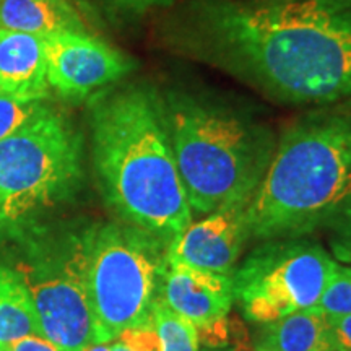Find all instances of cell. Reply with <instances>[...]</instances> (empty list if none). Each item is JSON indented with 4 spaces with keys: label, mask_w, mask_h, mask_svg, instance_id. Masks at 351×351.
Returning <instances> with one entry per match:
<instances>
[{
    "label": "cell",
    "mask_w": 351,
    "mask_h": 351,
    "mask_svg": "<svg viewBox=\"0 0 351 351\" xmlns=\"http://www.w3.org/2000/svg\"><path fill=\"white\" fill-rule=\"evenodd\" d=\"M166 25L171 49L269 98L351 96V0H191Z\"/></svg>",
    "instance_id": "6da1fadb"
},
{
    "label": "cell",
    "mask_w": 351,
    "mask_h": 351,
    "mask_svg": "<svg viewBox=\"0 0 351 351\" xmlns=\"http://www.w3.org/2000/svg\"><path fill=\"white\" fill-rule=\"evenodd\" d=\"M91 158L104 202L122 223L166 245L192 223L165 121L150 83L111 85L88 98Z\"/></svg>",
    "instance_id": "7a4b0ae2"
},
{
    "label": "cell",
    "mask_w": 351,
    "mask_h": 351,
    "mask_svg": "<svg viewBox=\"0 0 351 351\" xmlns=\"http://www.w3.org/2000/svg\"><path fill=\"white\" fill-rule=\"evenodd\" d=\"M351 205V108L307 114L283 132L245 208L249 238H301Z\"/></svg>",
    "instance_id": "3957f363"
},
{
    "label": "cell",
    "mask_w": 351,
    "mask_h": 351,
    "mask_svg": "<svg viewBox=\"0 0 351 351\" xmlns=\"http://www.w3.org/2000/svg\"><path fill=\"white\" fill-rule=\"evenodd\" d=\"M161 101L192 213L249 204L275 152L270 132L208 93L169 88Z\"/></svg>",
    "instance_id": "277c9868"
},
{
    "label": "cell",
    "mask_w": 351,
    "mask_h": 351,
    "mask_svg": "<svg viewBox=\"0 0 351 351\" xmlns=\"http://www.w3.org/2000/svg\"><path fill=\"white\" fill-rule=\"evenodd\" d=\"M80 238L95 343L150 326L168 245L127 223L93 225Z\"/></svg>",
    "instance_id": "5b68a950"
},
{
    "label": "cell",
    "mask_w": 351,
    "mask_h": 351,
    "mask_svg": "<svg viewBox=\"0 0 351 351\" xmlns=\"http://www.w3.org/2000/svg\"><path fill=\"white\" fill-rule=\"evenodd\" d=\"M83 178V134L47 101L0 140V219L15 223L70 200Z\"/></svg>",
    "instance_id": "8992f818"
},
{
    "label": "cell",
    "mask_w": 351,
    "mask_h": 351,
    "mask_svg": "<svg viewBox=\"0 0 351 351\" xmlns=\"http://www.w3.org/2000/svg\"><path fill=\"white\" fill-rule=\"evenodd\" d=\"M337 265L322 245L302 236L269 239L236 269L234 301L258 326L313 309Z\"/></svg>",
    "instance_id": "52a82bcc"
},
{
    "label": "cell",
    "mask_w": 351,
    "mask_h": 351,
    "mask_svg": "<svg viewBox=\"0 0 351 351\" xmlns=\"http://www.w3.org/2000/svg\"><path fill=\"white\" fill-rule=\"evenodd\" d=\"M21 275L32 293L43 339L59 351H85L95 343L80 234L69 236L60 252Z\"/></svg>",
    "instance_id": "ba28073f"
},
{
    "label": "cell",
    "mask_w": 351,
    "mask_h": 351,
    "mask_svg": "<svg viewBox=\"0 0 351 351\" xmlns=\"http://www.w3.org/2000/svg\"><path fill=\"white\" fill-rule=\"evenodd\" d=\"M43 43L49 88L72 103L116 85L138 67L125 52L86 32L54 33Z\"/></svg>",
    "instance_id": "9c48e42d"
},
{
    "label": "cell",
    "mask_w": 351,
    "mask_h": 351,
    "mask_svg": "<svg viewBox=\"0 0 351 351\" xmlns=\"http://www.w3.org/2000/svg\"><path fill=\"white\" fill-rule=\"evenodd\" d=\"M249 204H234L191 223L182 234L166 249V258L186 263L194 269L232 276L236 263L249 239L245 208Z\"/></svg>",
    "instance_id": "30bf717a"
},
{
    "label": "cell",
    "mask_w": 351,
    "mask_h": 351,
    "mask_svg": "<svg viewBox=\"0 0 351 351\" xmlns=\"http://www.w3.org/2000/svg\"><path fill=\"white\" fill-rule=\"evenodd\" d=\"M158 298L197 328H205L230 314L234 283L232 276L194 269L165 257Z\"/></svg>",
    "instance_id": "8fae6325"
},
{
    "label": "cell",
    "mask_w": 351,
    "mask_h": 351,
    "mask_svg": "<svg viewBox=\"0 0 351 351\" xmlns=\"http://www.w3.org/2000/svg\"><path fill=\"white\" fill-rule=\"evenodd\" d=\"M0 93L20 101H49L41 36L0 28Z\"/></svg>",
    "instance_id": "7c38bea8"
},
{
    "label": "cell",
    "mask_w": 351,
    "mask_h": 351,
    "mask_svg": "<svg viewBox=\"0 0 351 351\" xmlns=\"http://www.w3.org/2000/svg\"><path fill=\"white\" fill-rule=\"evenodd\" d=\"M0 28L41 38L86 32L85 21L70 0H0Z\"/></svg>",
    "instance_id": "4fadbf2b"
},
{
    "label": "cell",
    "mask_w": 351,
    "mask_h": 351,
    "mask_svg": "<svg viewBox=\"0 0 351 351\" xmlns=\"http://www.w3.org/2000/svg\"><path fill=\"white\" fill-rule=\"evenodd\" d=\"M256 351H335L330 337V319L317 307H313L275 322L261 324Z\"/></svg>",
    "instance_id": "5bb4252c"
},
{
    "label": "cell",
    "mask_w": 351,
    "mask_h": 351,
    "mask_svg": "<svg viewBox=\"0 0 351 351\" xmlns=\"http://www.w3.org/2000/svg\"><path fill=\"white\" fill-rule=\"evenodd\" d=\"M43 337L23 275L0 263V346L23 337Z\"/></svg>",
    "instance_id": "9a60e30c"
},
{
    "label": "cell",
    "mask_w": 351,
    "mask_h": 351,
    "mask_svg": "<svg viewBox=\"0 0 351 351\" xmlns=\"http://www.w3.org/2000/svg\"><path fill=\"white\" fill-rule=\"evenodd\" d=\"M152 324L160 341V351H199L197 327L171 311L160 298L153 304Z\"/></svg>",
    "instance_id": "2e32d148"
},
{
    "label": "cell",
    "mask_w": 351,
    "mask_h": 351,
    "mask_svg": "<svg viewBox=\"0 0 351 351\" xmlns=\"http://www.w3.org/2000/svg\"><path fill=\"white\" fill-rule=\"evenodd\" d=\"M315 307L330 317L351 314V265H337Z\"/></svg>",
    "instance_id": "e0dca14e"
},
{
    "label": "cell",
    "mask_w": 351,
    "mask_h": 351,
    "mask_svg": "<svg viewBox=\"0 0 351 351\" xmlns=\"http://www.w3.org/2000/svg\"><path fill=\"white\" fill-rule=\"evenodd\" d=\"M47 101H20L0 93V140L19 130Z\"/></svg>",
    "instance_id": "ac0fdd59"
},
{
    "label": "cell",
    "mask_w": 351,
    "mask_h": 351,
    "mask_svg": "<svg viewBox=\"0 0 351 351\" xmlns=\"http://www.w3.org/2000/svg\"><path fill=\"white\" fill-rule=\"evenodd\" d=\"M101 10L119 16H140L155 8H168L176 0H86Z\"/></svg>",
    "instance_id": "d6986e66"
},
{
    "label": "cell",
    "mask_w": 351,
    "mask_h": 351,
    "mask_svg": "<svg viewBox=\"0 0 351 351\" xmlns=\"http://www.w3.org/2000/svg\"><path fill=\"white\" fill-rule=\"evenodd\" d=\"M332 251L339 261L351 263V205L332 221Z\"/></svg>",
    "instance_id": "ffe728a7"
},
{
    "label": "cell",
    "mask_w": 351,
    "mask_h": 351,
    "mask_svg": "<svg viewBox=\"0 0 351 351\" xmlns=\"http://www.w3.org/2000/svg\"><path fill=\"white\" fill-rule=\"evenodd\" d=\"M330 337L333 350L351 351V314L330 317Z\"/></svg>",
    "instance_id": "44dd1931"
},
{
    "label": "cell",
    "mask_w": 351,
    "mask_h": 351,
    "mask_svg": "<svg viewBox=\"0 0 351 351\" xmlns=\"http://www.w3.org/2000/svg\"><path fill=\"white\" fill-rule=\"evenodd\" d=\"M7 351H59L57 346H54L51 341L38 335L23 337V339L13 341L8 346H5Z\"/></svg>",
    "instance_id": "7402d4cb"
},
{
    "label": "cell",
    "mask_w": 351,
    "mask_h": 351,
    "mask_svg": "<svg viewBox=\"0 0 351 351\" xmlns=\"http://www.w3.org/2000/svg\"><path fill=\"white\" fill-rule=\"evenodd\" d=\"M85 351H111V346L108 343H93L88 346Z\"/></svg>",
    "instance_id": "603a6c76"
},
{
    "label": "cell",
    "mask_w": 351,
    "mask_h": 351,
    "mask_svg": "<svg viewBox=\"0 0 351 351\" xmlns=\"http://www.w3.org/2000/svg\"><path fill=\"white\" fill-rule=\"evenodd\" d=\"M111 351H135L129 348V346H125L124 343H121V341H116V343L111 345Z\"/></svg>",
    "instance_id": "cb8c5ba5"
},
{
    "label": "cell",
    "mask_w": 351,
    "mask_h": 351,
    "mask_svg": "<svg viewBox=\"0 0 351 351\" xmlns=\"http://www.w3.org/2000/svg\"><path fill=\"white\" fill-rule=\"evenodd\" d=\"M202 351H234V350L225 348V346H208V348H205V350H202Z\"/></svg>",
    "instance_id": "d4e9b609"
},
{
    "label": "cell",
    "mask_w": 351,
    "mask_h": 351,
    "mask_svg": "<svg viewBox=\"0 0 351 351\" xmlns=\"http://www.w3.org/2000/svg\"><path fill=\"white\" fill-rule=\"evenodd\" d=\"M0 351H7L5 346H0Z\"/></svg>",
    "instance_id": "484cf974"
}]
</instances>
